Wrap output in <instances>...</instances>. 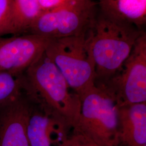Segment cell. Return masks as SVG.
Instances as JSON below:
<instances>
[{"mask_svg":"<svg viewBox=\"0 0 146 146\" xmlns=\"http://www.w3.org/2000/svg\"><path fill=\"white\" fill-rule=\"evenodd\" d=\"M52 39L33 34L0 37V72L23 75Z\"/></svg>","mask_w":146,"mask_h":146,"instance_id":"cell-7","label":"cell"},{"mask_svg":"<svg viewBox=\"0 0 146 146\" xmlns=\"http://www.w3.org/2000/svg\"><path fill=\"white\" fill-rule=\"evenodd\" d=\"M143 31L98 13L86 34L95 64L96 81L102 79L107 83L120 71Z\"/></svg>","mask_w":146,"mask_h":146,"instance_id":"cell-2","label":"cell"},{"mask_svg":"<svg viewBox=\"0 0 146 146\" xmlns=\"http://www.w3.org/2000/svg\"><path fill=\"white\" fill-rule=\"evenodd\" d=\"M42 11H52L65 5L71 0H38Z\"/></svg>","mask_w":146,"mask_h":146,"instance_id":"cell-16","label":"cell"},{"mask_svg":"<svg viewBox=\"0 0 146 146\" xmlns=\"http://www.w3.org/2000/svg\"><path fill=\"white\" fill-rule=\"evenodd\" d=\"M58 126L68 128L62 122L44 113L38 106L36 108L33 104L27 128L30 146H52L55 141L52 136L56 131L67 133L56 130L55 127Z\"/></svg>","mask_w":146,"mask_h":146,"instance_id":"cell-11","label":"cell"},{"mask_svg":"<svg viewBox=\"0 0 146 146\" xmlns=\"http://www.w3.org/2000/svg\"><path fill=\"white\" fill-rule=\"evenodd\" d=\"M98 9L94 0H71L55 9L42 11L29 33L50 39L86 35Z\"/></svg>","mask_w":146,"mask_h":146,"instance_id":"cell-5","label":"cell"},{"mask_svg":"<svg viewBox=\"0 0 146 146\" xmlns=\"http://www.w3.org/2000/svg\"><path fill=\"white\" fill-rule=\"evenodd\" d=\"M57 146H104L81 134L73 131Z\"/></svg>","mask_w":146,"mask_h":146,"instance_id":"cell-15","label":"cell"},{"mask_svg":"<svg viewBox=\"0 0 146 146\" xmlns=\"http://www.w3.org/2000/svg\"><path fill=\"white\" fill-rule=\"evenodd\" d=\"M42 13L38 0H12L8 34L17 36L29 32Z\"/></svg>","mask_w":146,"mask_h":146,"instance_id":"cell-12","label":"cell"},{"mask_svg":"<svg viewBox=\"0 0 146 146\" xmlns=\"http://www.w3.org/2000/svg\"><path fill=\"white\" fill-rule=\"evenodd\" d=\"M86 34L52 39L44 52L78 96L94 86L96 80Z\"/></svg>","mask_w":146,"mask_h":146,"instance_id":"cell-4","label":"cell"},{"mask_svg":"<svg viewBox=\"0 0 146 146\" xmlns=\"http://www.w3.org/2000/svg\"><path fill=\"white\" fill-rule=\"evenodd\" d=\"M24 92L23 75L17 76L0 72V110L18 99Z\"/></svg>","mask_w":146,"mask_h":146,"instance_id":"cell-13","label":"cell"},{"mask_svg":"<svg viewBox=\"0 0 146 146\" xmlns=\"http://www.w3.org/2000/svg\"><path fill=\"white\" fill-rule=\"evenodd\" d=\"M119 107L146 102V34L136 40L120 71L106 84Z\"/></svg>","mask_w":146,"mask_h":146,"instance_id":"cell-6","label":"cell"},{"mask_svg":"<svg viewBox=\"0 0 146 146\" xmlns=\"http://www.w3.org/2000/svg\"><path fill=\"white\" fill-rule=\"evenodd\" d=\"M97 5L103 15L143 31L146 23V0H98Z\"/></svg>","mask_w":146,"mask_h":146,"instance_id":"cell-10","label":"cell"},{"mask_svg":"<svg viewBox=\"0 0 146 146\" xmlns=\"http://www.w3.org/2000/svg\"><path fill=\"white\" fill-rule=\"evenodd\" d=\"M117 146H146V102L119 107Z\"/></svg>","mask_w":146,"mask_h":146,"instance_id":"cell-9","label":"cell"},{"mask_svg":"<svg viewBox=\"0 0 146 146\" xmlns=\"http://www.w3.org/2000/svg\"><path fill=\"white\" fill-rule=\"evenodd\" d=\"M33 104L24 92L0 110V146H30L27 128Z\"/></svg>","mask_w":146,"mask_h":146,"instance_id":"cell-8","label":"cell"},{"mask_svg":"<svg viewBox=\"0 0 146 146\" xmlns=\"http://www.w3.org/2000/svg\"><path fill=\"white\" fill-rule=\"evenodd\" d=\"M79 98L80 113L73 131L102 146H118L119 106L110 89L95 84Z\"/></svg>","mask_w":146,"mask_h":146,"instance_id":"cell-3","label":"cell"},{"mask_svg":"<svg viewBox=\"0 0 146 146\" xmlns=\"http://www.w3.org/2000/svg\"><path fill=\"white\" fill-rule=\"evenodd\" d=\"M12 11V0H0V37L8 34Z\"/></svg>","mask_w":146,"mask_h":146,"instance_id":"cell-14","label":"cell"},{"mask_svg":"<svg viewBox=\"0 0 146 146\" xmlns=\"http://www.w3.org/2000/svg\"><path fill=\"white\" fill-rule=\"evenodd\" d=\"M23 78L24 91L32 101L48 115L73 129L80 113V98L70 92L66 79L45 52L27 69Z\"/></svg>","mask_w":146,"mask_h":146,"instance_id":"cell-1","label":"cell"}]
</instances>
